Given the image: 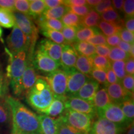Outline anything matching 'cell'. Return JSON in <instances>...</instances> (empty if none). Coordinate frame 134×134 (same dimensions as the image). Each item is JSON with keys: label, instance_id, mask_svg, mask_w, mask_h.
Masks as SVG:
<instances>
[{"label": "cell", "instance_id": "27", "mask_svg": "<svg viewBox=\"0 0 134 134\" xmlns=\"http://www.w3.org/2000/svg\"><path fill=\"white\" fill-rule=\"evenodd\" d=\"M100 33V30L97 27H85L82 26L78 27L76 34V42H84L95 35Z\"/></svg>", "mask_w": 134, "mask_h": 134}, {"label": "cell", "instance_id": "17", "mask_svg": "<svg viewBox=\"0 0 134 134\" xmlns=\"http://www.w3.org/2000/svg\"><path fill=\"white\" fill-rule=\"evenodd\" d=\"M99 86V84L90 78L88 81L82 86V88L78 91V93L73 96L92 102L95 94L98 91Z\"/></svg>", "mask_w": 134, "mask_h": 134}, {"label": "cell", "instance_id": "40", "mask_svg": "<svg viewBox=\"0 0 134 134\" xmlns=\"http://www.w3.org/2000/svg\"><path fill=\"white\" fill-rule=\"evenodd\" d=\"M29 1H27V0H16L14 2V11L29 16Z\"/></svg>", "mask_w": 134, "mask_h": 134}, {"label": "cell", "instance_id": "9", "mask_svg": "<svg viewBox=\"0 0 134 134\" xmlns=\"http://www.w3.org/2000/svg\"><path fill=\"white\" fill-rule=\"evenodd\" d=\"M32 63L35 70L46 75L59 69L60 66V64L37 48L34 52Z\"/></svg>", "mask_w": 134, "mask_h": 134}, {"label": "cell", "instance_id": "51", "mask_svg": "<svg viewBox=\"0 0 134 134\" xmlns=\"http://www.w3.org/2000/svg\"><path fill=\"white\" fill-rule=\"evenodd\" d=\"M124 25L125 29L133 33L134 32V18L133 17H125Z\"/></svg>", "mask_w": 134, "mask_h": 134}, {"label": "cell", "instance_id": "23", "mask_svg": "<svg viewBox=\"0 0 134 134\" xmlns=\"http://www.w3.org/2000/svg\"><path fill=\"white\" fill-rule=\"evenodd\" d=\"M100 19H103V21L115 24L121 29L124 28V20L122 19L119 13L114 9L113 7L100 14Z\"/></svg>", "mask_w": 134, "mask_h": 134}, {"label": "cell", "instance_id": "7", "mask_svg": "<svg viewBox=\"0 0 134 134\" xmlns=\"http://www.w3.org/2000/svg\"><path fill=\"white\" fill-rule=\"evenodd\" d=\"M13 13L14 17L15 24L31 40V47L34 49L38 38V28L29 16L16 11Z\"/></svg>", "mask_w": 134, "mask_h": 134}, {"label": "cell", "instance_id": "13", "mask_svg": "<svg viewBox=\"0 0 134 134\" xmlns=\"http://www.w3.org/2000/svg\"><path fill=\"white\" fill-rule=\"evenodd\" d=\"M32 57L33 55L28 54L27 65L21 78V86L23 94H26L34 86L37 79L38 76L32 63Z\"/></svg>", "mask_w": 134, "mask_h": 134}, {"label": "cell", "instance_id": "47", "mask_svg": "<svg viewBox=\"0 0 134 134\" xmlns=\"http://www.w3.org/2000/svg\"><path fill=\"white\" fill-rule=\"evenodd\" d=\"M119 36L120 38H122V41L125 42L129 43H133L134 41V35L133 33L131 32L127 31L125 28L120 30L118 33Z\"/></svg>", "mask_w": 134, "mask_h": 134}, {"label": "cell", "instance_id": "45", "mask_svg": "<svg viewBox=\"0 0 134 134\" xmlns=\"http://www.w3.org/2000/svg\"><path fill=\"white\" fill-rule=\"evenodd\" d=\"M8 91L7 78L4 76L2 70L0 68V98L6 97Z\"/></svg>", "mask_w": 134, "mask_h": 134}, {"label": "cell", "instance_id": "15", "mask_svg": "<svg viewBox=\"0 0 134 134\" xmlns=\"http://www.w3.org/2000/svg\"><path fill=\"white\" fill-rule=\"evenodd\" d=\"M62 52L60 58V66L65 73L74 69L78 54L71 45H62Z\"/></svg>", "mask_w": 134, "mask_h": 134}, {"label": "cell", "instance_id": "58", "mask_svg": "<svg viewBox=\"0 0 134 134\" xmlns=\"http://www.w3.org/2000/svg\"><path fill=\"white\" fill-rule=\"evenodd\" d=\"M124 1H123V0H114V1H112V4L113 5L114 9L122 11Z\"/></svg>", "mask_w": 134, "mask_h": 134}, {"label": "cell", "instance_id": "53", "mask_svg": "<svg viewBox=\"0 0 134 134\" xmlns=\"http://www.w3.org/2000/svg\"><path fill=\"white\" fill-rule=\"evenodd\" d=\"M14 0H0V8H4L14 11Z\"/></svg>", "mask_w": 134, "mask_h": 134}, {"label": "cell", "instance_id": "36", "mask_svg": "<svg viewBox=\"0 0 134 134\" xmlns=\"http://www.w3.org/2000/svg\"><path fill=\"white\" fill-rule=\"evenodd\" d=\"M56 121L57 125V134H88L77 130L67 125L62 120L60 117L56 119Z\"/></svg>", "mask_w": 134, "mask_h": 134}, {"label": "cell", "instance_id": "55", "mask_svg": "<svg viewBox=\"0 0 134 134\" xmlns=\"http://www.w3.org/2000/svg\"><path fill=\"white\" fill-rule=\"evenodd\" d=\"M63 4L68 7L70 6H81L86 4V1L85 0H66L63 1Z\"/></svg>", "mask_w": 134, "mask_h": 134}, {"label": "cell", "instance_id": "32", "mask_svg": "<svg viewBox=\"0 0 134 134\" xmlns=\"http://www.w3.org/2000/svg\"><path fill=\"white\" fill-rule=\"evenodd\" d=\"M98 29L103 32L104 36L108 37L117 34L122 29L115 24L107 23V22L103 21H100L98 24Z\"/></svg>", "mask_w": 134, "mask_h": 134}, {"label": "cell", "instance_id": "11", "mask_svg": "<svg viewBox=\"0 0 134 134\" xmlns=\"http://www.w3.org/2000/svg\"><path fill=\"white\" fill-rule=\"evenodd\" d=\"M125 127L103 118H99L92 124L88 134H123Z\"/></svg>", "mask_w": 134, "mask_h": 134}, {"label": "cell", "instance_id": "28", "mask_svg": "<svg viewBox=\"0 0 134 134\" xmlns=\"http://www.w3.org/2000/svg\"><path fill=\"white\" fill-rule=\"evenodd\" d=\"M100 20V14L92 9L86 16L82 17L81 24L85 27H94L98 26Z\"/></svg>", "mask_w": 134, "mask_h": 134}, {"label": "cell", "instance_id": "26", "mask_svg": "<svg viewBox=\"0 0 134 134\" xmlns=\"http://www.w3.org/2000/svg\"><path fill=\"white\" fill-rule=\"evenodd\" d=\"M29 16L32 19H37L47 9L44 1L42 0H32L29 1Z\"/></svg>", "mask_w": 134, "mask_h": 134}, {"label": "cell", "instance_id": "22", "mask_svg": "<svg viewBox=\"0 0 134 134\" xmlns=\"http://www.w3.org/2000/svg\"><path fill=\"white\" fill-rule=\"evenodd\" d=\"M75 68L78 71L90 77L92 70L94 69L91 57L79 55L77 58Z\"/></svg>", "mask_w": 134, "mask_h": 134}, {"label": "cell", "instance_id": "46", "mask_svg": "<svg viewBox=\"0 0 134 134\" xmlns=\"http://www.w3.org/2000/svg\"><path fill=\"white\" fill-rule=\"evenodd\" d=\"M110 8H112V1L104 0V1H100V2L94 6L93 9L99 14L110 9Z\"/></svg>", "mask_w": 134, "mask_h": 134}, {"label": "cell", "instance_id": "50", "mask_svg": "<svg viewBox=\"0 0 134 134\" xmlns=\"http://www.w3.org/2000/svg\"><path fill=\"white\" fill-rule=\"evenodd\" d=\"M106 81H107V85L117 83L119 82L118 78H117L116 75H115V73H114V71H113V70H112L111 68L107 71Z\"/></svg>", "mask_w": 134, "mask_h": 134}, {"label": "cell", "instance_id": "14", "mask_svg": "<svg viewBox=\"0 0 134 134\" xmlns=\"http://www.w3.org/2000/svg\"><path fill=\"white\" fill-rule=\"evenodd\" d=\"M37 47L38 50L60 65V58L63 48L62 45L57 44L50 40L44 38L41 41Z\"/></svg>", "mask_w": 134, "mask_h": 134}, {"label": "cell", "instance_id": "41", "mask_svg": "<svg viewBox=\"0 0 134 134\" xmlns=\"http://www.w3.org/2000/svg\"><path fill=\"white\" fill-rule=\"evenodd\" d=\"M68 9H69V12L73 13V14L82 18V17L86 16L93 8H92L90 6H89L88 5L86 4L81 6H68Z\"/></svg>", "mask_w": 134, "mask_h": 134}, {"label": "cell", "instance_id": "56", "mask_svg": "<svg viewBox=\"0 0 134 134\" xmlns=\"http://www.w3.org/2000/svg\"><path fill=\"white\" fill-rule=\"evenodd\" d=\"M44 3L46 4L47 9H52L60 5L63 4V1L62 0H46L44 1Z\"/></svg>", "mask_w": 134, "mask_h": 134}, {"label": "cell", "instance_id": "43", "mask_svg": "<svg viewBox=\"0 0 134 134\" xmlns=\"http://www.w3.org/2000/svg\"><path fill=\"white\" fill-rule=\"evenodd\" d=\"M86 42L90 43V44L93 45V46H103V45H107L105 36H104L103 34L100 32L87 39Z\"/></svg>", "mask_w": 134, "mask_h": 134}, {"label": "cell", "instance_id": "19", "mask_svg": "<svg viewBox=\"0 0 134 134\" xmlns=\"http://www.w3.org/2000/svg\"><path fill=\"white\" fill-rule=\"evenodd\" d=\"M92 103L96 108V113L98 110L103 109L105 106L112 103L105 88L98 90L94 96Z\"/></svg>", "mask_w": 134, "mask_h": 134}, {"label": "cell", "instance_id": "10", "mask_svg": "<svg viewBox=\"0 0 134 134\" xmlns=\"http://www.w3.org/2000/svg\"><path fill=\"white\" fill-rule=\"evenodd\" d=\"M65 109L90 115L92 119L97 115L96 109L92 102L75 96L66 97L65 100Z\"/></svg>", "mask_w": 134, "mask_h": 134}, {"label": "cell", "instance_id": "16", "mask_svg": "<svg viewBox=\"0 0 134 134\" xmlns=\"http://www.w3.org/2000/svg\"><path fill=\"white\" fill-rule=\"evenodd\" d=\"M105 89L112 103L119 104L127 99L133 98V94L125 91L119 82L106 85Z\"/></svg>", "mask_w": 134, "mask_h": 134}, {"label": "cell", "instance_id": "62", "mask_svg": "<svg viewBox=\"0 0 134 134\" xmlns=\"http://www.w3.org/2000/svg\"><path fill=\"white\" fill-rule=\"evenodd\" d=\"M14 134H18V133H14Z\"/></svg>", "mask_w": 134, "mask_h": 134}, {"label": "cell", "instance_id": "44", "mask_svg": "<svg viewBox=\"0 0 134 134\" xmlns=\"http://www.w3.org/2000/svg\"><path fill=\"white\" fill-rule=\"evenodd\" d=\"M122 11L124 13L125 17H133L134 14V1L126 0L124 1Z\"/></svg>", "mask_w": 134, "mask_h": 134}, {"label": "cell", "instance_id": "3", "mask_svg": "<svg viewBox=\"0 0 134 134\" xmlns=\"http://www.w3.org/2000/svg\"><path fill=\"white\" fill-rule=\"evenodd\" d=\"M5 50L9 57V64L6 68V78L10 80L13 93L16 96H21L23 94L21 81L27 62L28 52L13 54L7 48H5Z\"/></svg>", "mask_w": 134, "mask_h": 134}, {"label": "cell", "instance_id": "25", "mask_svg": "<svg viewBox=\"0 0 134 134\" xmlns=\"http://www.w3.org/2000/svg\"><path fill=\"white\" fill-rule=\"evenodd\" d=\"M68 12H69L68 7L63 4L58 7L52 8V9H47L40 17L43 19L59 20L60 19H62V18Z\"/></svg>", "mask_w": 134, "mask_h": 134}, {"label": "cell", "instance_id": "60", "mask_svg": "<svg viewBox=\"0 0 134 134\" xmlns=\"http://www.w3.org/2000/svg\"><path fill=\"white\" fill-rule=\"evenodd\" d=\"M126 134H134V126H133V122H132L129 127L127 129Z\"/></svg>", "mask_w": 134, "mask_h": 134}, {"label": "cell", "instance_id": "39", "mask_svg": "<svg viewBox=\"0 0 134 134\" xmlns=\"http://www.w3.org/2000/svg\"><path fill=\"white\" fill-rule=\"evenodd\" d=\"M92 77V79L98 82L99 84L106 86L107 81H106V71L101 69H97V68H94L92 70L90 77Z\"/></svg>", "mask_w": 134, "mask_h": 134}, {"label": "cell", "instance_id": "18", "mask_svg": "<svg viewBox=\"0 0 134 134\" xmlns=\"http://www.w3.org/2000/svg\"><path fill=\"white\" fill-rule=\"evenodd\" d=\"M40 123V134H57L56 119L46 114L38 115Z\"/></svg>", "mask_w": 134, "mask_h": 134}, {"label": "cell", "instance_id": "8", "mask_svg": "<svg viewBox=\"0 0 134 134\" xmlns=\"http://www.w3.org/2000/svg\"><path fill=\"white\" fill-rule=\"evenodd\" d=\"M97 115L100 118L105 119L124 127H128L132 124L129 123L119 105L117 104H109L103 109L98 110Z\"/></svg>", "mask_w": 134, "mask_h": 134}, {"label": "cell", "instance_id": "31", "mask_svg": "<svg viewBox=\"0 0 134 134\" xmlns=\"http://www.w3.org/2000/svg\"><path fill=\"white\" fill-rule=\"evenodd\" d=\"M41 32L46 37L53 42L59 45L66 44V41L61 32L47 29H41Z\"/></svg>", "mask_w": 134, "mask_h": 134}, {"label": "cell", "instance_id": "30", "mask_svg": "<svg viewBox=\"0 0 134 134\" xmlns=\"http://www.w3.org/2000/svg\"><path fill=\"white\" fill-rule=\"evenodd\" d=\"M119 106L123 112L125 117H126L129 123L131 124L133 122L134 118V104L133 98H129L124 100L119 104Z\"/></svg>", "mask_w": 134, "mask_h": 134}, {"label": "cell", "instance_id": "12", "mask_svg": "<svg viewBox=\"0 0 134 134\" xmlns=\"http://www.w3.org/2000/svg\"><path fill=\"white\" fill-rule=\"evenodd\" d=\"M66 73L68 76L66 92V97L75 96L82 86L91 78L78 71L76 68H74Z\"/></svg>", "mask_w": 134, "mask_h": 134}, {"label": "cell", "instance_id": "20", "mask_svg": "<svg viewBox=\"0 0 134 134\" xmlns=\"http://www.w3.org/2000/svg\"><path fill=\"white\" fill-rule=\"evenodd\" d=\"M65 99L54 98L53 102L50 104V107L47 110L45 114L52 117L53 119H57L61 116L65 110Z\"/></svg>", "mask_w": 134, "mask_h": 134}, {"label": "cell", "instance_id": "48", "mask_svg": "<svg viewBox=\"0 0 134 134\" xmlns=\"http://www.w3.org/2000/svg\"><path fill=\"white\" fill-rule=\"evenodd\" d=\"M110 47L108 45H103V46H98L95 47V53L99 56L107 57L109 54Z\"/></svg>", "mask_w": 134, "mask_h": 134}, {"label": "cell", "instance_id": "33", "mask_svg": "<svg viewBox=\"0 0 134 134\" xmlns=\"http://www.w3.org/2000/svg\"><path fill=\"white\" fill-rule=\"evenodd\" d=\"M94 68L104 70L108 71L111 68V62L108 58L94 55L91 57Z\"/></svg>", "mask_w": 134, "mask_h": 134}, {"label": "cell", "instance_id": "59", "mask_svg": "<svg viewBox=\"0 0 134 134\" xmlns=\"http://www.w3.org/2000/svg\"><path fill=\"white\" fill-rule=\"evenodd\" d=\"M100 2V0H88V1H86V4H88L91 8H93V7L96 6Z\"/></svg>", "mask_w": 134, "mask_h": 134}, {"label": "cell", "instance_id": "52", "mask_svg": "<svg viewBox=\"0 0 134 134\" xmlns=\"http://www.w3.org/2000/svg\"><path fill=\"white\" fill-rule=\"evenodd\" d=\"M125 70L129 75H133L134 74V61L133 58H129L128 60L125 62Z\"/></svg>", "mask_w": 134, "mask_h": 134}, {"label": "cell", "instance_id": "54", "mask_svg": "<svg viewBox=\"0 0 134 134\" xmlns=\"http://www.w3.org/2000/svg\"><path fill=\"white\" fill-rule=\"evenodd\" d=\"M94 55H96V53H95V46L88 43V46H86V47L85 48V49L82 52L81 55L87 57H93Z\"/></svg>", "mask_w": 134, "mask_h": 134}, {"label": "cell", "instance_id": "2", "mask_svg": "<svg viewBox=\"0 0 134 134\" xmlns=\"http://www.w3.org/2000/svg\"><path fill=\"white\" fill-rule=\"evenodd\" d=\"M25 96L27 103L31 108L43 114H46L54 99L49 85L42 76H37L36 83Z\"/></svg>", "mask_w": 134, "mask_h": 134}, {"label": "cell", "instance_id": "37", "mask_svg": "<svg viewBox=\"0 0 134 134\" xmlns=\"http://www.w3.org/2000/svg\"><path fill=\"white\" fill-rule=\"evenodd\" d=\"M79 27V26H78ZM78 27L64 26L62 29V34L66 44L71 45L76 42V34Z\"/></svg>", "mask_w": 134, "mask_h": 134}, {"label": "cell", "instance_id": "49", "mask_svg": "<svg viewBox=\"0 0 134 134\" xmlns=\"http://www.w3.org/2000/svg\"><path fill=\"white\" fill-rule=\"evenodd\" d=\"M120 42V38L118 34L108 37L106 38V44H108L109 47H116L118 46Z\"/></svg>", "mask_w": 134, "mask_h": 134}, {"label": "cell", "instance_id": "42", "mask_svg": "<svg viewBox=\"0 0 134 134\" xmlns=\"http://www.w3.org/2000/svg\"><path fill=\"white\" fill-rule=\"evenodd\" d=\"M122 86L125 91L133 94L134 90V77L133 75H127L122 80Z\"/></svg>", "mask_w": 134, "mask_h": 134}, {"label": "cell", "instance_id": "57", "mask_svg": "<svg viewBox=\"0 0 134 134\" xmlns=\"http://www.w3.org/2000/svg\"><path fill=\"white\" fill-rule=\"evenodd\" d=\"M133 44V43L131 44V43H127V42H125L120 41L119 43L118 46H119V48H120L122 50H123L124 52H126L127 53H129L130 49H131L132 46Z\"/></svg>", "mask_w": 134, "mask_h": 134}, {"label": "cell", "instance_id": "38", "mask_svg": "<svg viewBox=\"0 0 134 134\" xmlns=\"http://www.w3.org/2000/svg\"><path fill=\"white\" fill-rule=\"evenodd\" d=\"M125 61H115L111 63V69L119 81H121L127 75L125 70Z\"/></svg>", "mask_w": 134, "mask_h": 134}, {"label": "cell", "instance_id": "35", "mask_svg": "<svg viewBox=\"0 0 134 134\" xmlns=\"http://www.w3.org/2000/svg\"><path fill=\"white\" fill-rule=\"evenodd\" d=\"M108 59L110 62L115 61H125L126 62L129 58H130L129 53H127L120 48L117 47L110 48V51L108 55Z\"/></svg>", "mask_w": 134, "mask_h": 134}, {"label": "cell", "instance_id": "1", "mask_svg": "<svg viewBox=\"0 0 134 134\" xmlns=\"http://www.w3.org/2000/svg\"><path fill=\"white\" fill-rule=\"evenodd\" d=\"M5 99L11 113V134H40L39 120L36 113L14 97L6 96Z\"/></svg>", "mask_w": 134, "mask_h": 134}, {"label": "cell", "instance_id": "61", "mask_svg": "<svg viewBox=\"0 0 134 134\" xmlns=\"http://www.w3.org/2000/svg\"><path fill=\"white\" fill-rule=\"evenodd\" d=\"M2 34H3V31L2 29H1V28L0 27V38H1V36H2Z\"/></svg>", "mask_w": 134, "mask_h": 134}, {"label": "cell", "instance_id": "24", "mask_svg": "<svg viewBox=\"0 0 134 134\" xmlns=\"http://www.w3.org/2000/svg\"><path fill=\"white\" fill-rule=\"evenodd\" d=\"M36 21L41 30L47 29L60 32L62 31L64 27L61 21L58 19H43L41 17H39L36 20Z\"/></svg>", "mask_w": 134, "mask_h": 134}, {"label": "cell", "instance_id": "6", "mask_svg": "<svg viewBox=\"0 0 134 134\" xmlns=\"http://www.w3.org/2000/svg\"><path fill=\"white\" fill-rule=\"evenodd\" d=\"M42 76L49 85L54 98L62 99L66 98L68 76L63 70L59 68L52 73Z\"/></svg>", "mask_w": 134, "mask_h": 134}, {"label": "cell", "instance_id": "29", "mask_svg": "<svg viewBox=\"0 0 134 134\" xmlns=\"http://www.w3.org/2000/svg\"><path fill=\"white\" fill-rule=\"evenodd\" d=\"M13 11L0 8V26L4 28H11L15 25Z\"/></svg>", "mask_w": 134, "mask_h": 134}, {"label": "cell", "instance_id": "21", "mask_svg": "<svg viewBox=\"0 0 134 134\" xmlns=\"http://www.w3.org/2000/svg\"><path fill=\"white\" fill-rule=\"evenodd\" d=\"M11 124V113L5 98H0V128Z\"/></svg>", "mask_w": 134, "mask_h": 134}, {"label": "cell", "instance_id": "5", "mask_svg": "<svg viewBox=\"0 0 134 134\" xmlns=\"http://www.w3.org/2000/svg\"><path fill=\"white\" fill-rule=\"evenodd\" d=\"M60 117L65 124L80 132L88 133L91 129L92 118L85 114L65 109Z\"/></svg>", "mask_w": 134, "mask_h": 134}, {"label": "cell", "instance_id": "4", "mask_svg": "<svg viewBox=\"0 0 134 134\" xmlns=\"http://www.w3.org/2000/svg\"><path fill=\"white\" fill-rule=\"evenodd\" d=\"M8 50L13 54L21 52H29L34 53V49L31 47V40L19 29L16 24L6 39Z\"/></svg>", "mask_w": 134, "mask_h": 134}, {"label": "cell", "instance_id": "34", "mask_svg": "<svg viewBox=\"0 0 134 134\" xmlns=\"http://www.w3.org/2000/svg\"><path fill=\"white\" fill-rule=\"evenodd\" d=\"M81 17L71 12L67 13L61 19V22L63 26L68 27H78L81 26Z\"/></svg>", "mask_w": 134, "mask_h": 134}]
</instances>
